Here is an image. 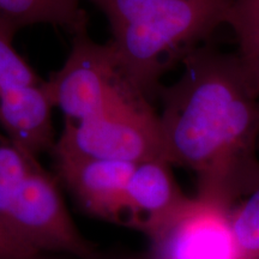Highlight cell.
Returning a JSON list of instances; mask_svg holds the SVG:
<instances>
[{
	"instance_id": "1",
	"label": "cell",
	"mask_w": 259,
	"mask_h": 259,
	"mask_svg": "<svg viewBox=\"0 0 259 259\" xmlns=\"http://www.w3.org/2000/svg\"><path fill=\"white\" fill-rule=\"evenodd\" d=\"M162 87L164 157L197 177V194L233 206L259 180V92L236 53L196 47Z\"/></svg>"
},
{
	"instance_id": "2",
	"label": "cell",
	"mask_w": 259,
	"mask_h": 259,
	"mask_svg": "<svg viewBox=\"0 0 259 259\" xmlns=\"http://www.w3.org/2000/svg\"><path fill=\"white\" fill-rule=\"evenodd\" d=\"M105 15L108 42L130 82L149 100L176 57L181 60L227 25L234 0H90Z\"/></svg>"
},
{
	"instance_id": "3",
	"label": "cell",
	"mask_w": 259,
	"mask_h": 259,
	"mask_svg": "<svg viewBox=\"0 0 259 259\" xmlns=\"http://www.w3.org/2000/svg\"><path fill=\"white\" fill-rule=\"evenodd\" d=\"M72 36L67 59L45 82L54 108L63 112L66 121H83L142 97L148 99L122 72L109 44L94 41L87 25Z\"/></svg>"
},
{
	"instance_id": "4",
	"label": "cell",
	"mask_w": 259,
	"mask_h": 259,
	"mask_svg": "<svg viewBox=\"0 0 259 259\" xmlns=\"http://www.w3.org/2000/svg\"><path fill=\"white\" fill-rule=\"evenodd\" d=\"M53 150L130 163L166 160L158 113L144 97L87 120L66 121Z\"/></svg>"
},
{
	"instance_id": "5",
	"label": "cell",
	"mask_w": 259,
	"mask_h": 259,
	"mask_svg": "<svg viewBox=\"0 0 259 259\" xmlns=\"http://www.w3.org/2000/svg\"><path fill=\"white\" fill-rule=\"evenodd\" d=\"M232 206L196 194L148 235V259H244Z\"/></svg>"
},
{
	"instance_id": "6",
	"label": "cell",
	"mask_w": 259,
	"mask_h": 259,
	"mask_svg": "<svg viewBox=\"0 0 259 259\" xmlns=\"http://www.w3.org/2000/svg\"><path fill=\"white\" fill-rule=\"evenodd\" d=\"M57 180L93 218L124 226L126 190L136 163L52 151Z\"/></svg>"
},
{
	"instance_id": "7",
	"label": "cell",
	"mask_w": 259,
	"mask_h": 259,
	"mask_svg": "<svg viewBox=\"0 0 259 259\" xmlns=\"http://www.w3.org/2000/svg\"><path fill=\"white\" fill-rule=\"evenodd\" d=\"M171 167L161 157L135 164L126 190L124 226L148 236L190 199L181 191Z\"/></svg>"
},
{
	"instance_id": "8",
	"label": "cell",
	"mask_w": 259,
	"mask_h": 259,
	"mask_svg": "<svg viewBox=\"0 0 259 259\" xmlns=\"http://www.w3.org/2000/svg\"><path fill=\"white\" fill-rule=\"evenodd\" d=\"M54 105L42 80L10 88L0 94V126L25 153L38 157L53 150L52 112Z\"/></svg>"
},
{
	"instance_id": "9",
	"label": "cell",
	"mask_w": 259,
	"mask_h": 259,
	"mask_svg": "<svg viewBox=\"0 0 259 259\" xmlns=\"http://www.w3.org/2000/svg\"><path fill=\"white\" fill-rule=\"evenodd\" d=\"M83 0H0V21L17 32L31 25H51L71 34L85 27Z\"/></svg>"
},
{
	"instance_id": "10",
	"label": "cell",
	"mask_w": 259,
	"mask_h": 259,
	"mask_svg": "<svg viewBox=\"0 0 259 259\" xmlns=\"http://www.w3.org/2000/svg\"><path fill=\"white\" fill-rule=\"evenodd\" d=\"M227 25L235 35L236 54L259 92V0H234Z\"/></svg>"
},
{
	"instance_id": "11",
	"label": "cell",
	"mask_w": 259,
	"mask_h": 259,
	"mask_svg": "<svg viewBox=\"0 0 259 259\" xmlns=\"http://www.w3.org/2000/svg\"><path fill=\"white\" fill-rule=\"evenodd\" d=\"M232 225L244 259H259V180L232 206Z\"/></svg>"
},
{
	"instance_id": "12",
	"label": "cell",
	"mask_w": 259,
	"mask_h": 259,
	"mask_svg": "<svg viewBox=\"0 0 259 259\" xmlns=\"http://www.w3.org/2000/svg\"><path fill=\"white\" fill-rule=\"evenodd\" d=\"M16 31L0 21V94L10 88L36 83L38 76L16 51Z\"/></svg>"
},
{
	"instance_id": "13",
	"label": "cell",
	"mask_w": 259,
	"mask_h": 259,
	"mask_svg": "<svg viewBox=\"0 0 259 259\" xmlns=\"http://www.w3.org/2000/svg\"><path fill=\"white\" fill-rule=\"evenodd\" d=\"M44 170L37 157L25 153L4 132H0V181L27 180Z\"/></svg>"
},
{
	"instance_id": "14",
	"label": "cell",
	"mask_w": 259,
	"mask_h": 259,
	"mask_svg": "<svg viewBox=\"0 0 259 259\" xmlns=\"http://www.w3.org/2000/svg\"><path fill=\"white\" fill-rule=\"evenodd\" d=\"M25 244L0 218V259H57Z\"/></svg>"
},
{
	"instance_id": "15",
	"label": "cell",
	"mask_w": 259,
	"mask_h": 259,
	"mask_svg": "<svg viewBox=\"0 0 259 259\" xmlns=\"http://www.w3.org/2000/svg\"><path fill=\"white\" fill-rule=\"evenodd\" d=\"M114 259H148L147 253L143 254H134V255H124V257H118Z\"/></svg>"
}]
</instances>
